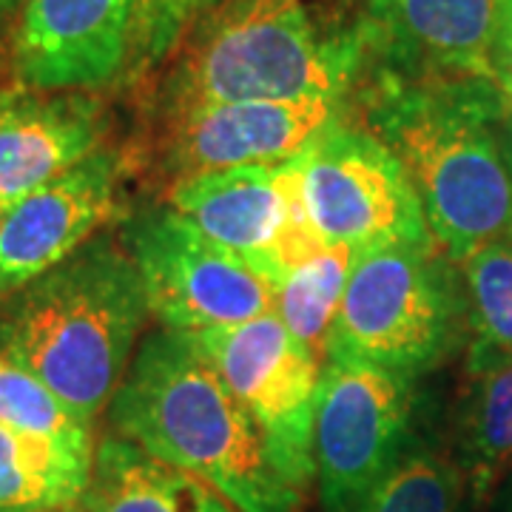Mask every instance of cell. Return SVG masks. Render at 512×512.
<instances>
[{
  "label": "cell",
  "instance_id": "1",
  "mask_svg": "<svg viewBox=\"0 0 512 512\" xmlns=\"http://www.w3.org/2000/svg\"><path fill=\"white\" fill-rule=\"evenodd\" d=\"M365 128L404 165L439 248L464 262L512 234V128L493 77L367 74Z\"/></svg>",
  "mask_w": 512,
  "mask_h": 512
},
{
  "label": "cell",
  "instance_id": "2",
  "mask_svg": "<svg viewBox=\"0 0 512 512\" xmlns=\"http://www.w3.org/2000/svg\"><path fill=\"white\" fill-rule=\"evenodd\" d=\"M106 410L114 436L211 484L239 512L305 507L308 495L279 473L251 413L188 333L140 339Z\"/></svg>",
  "mask_w": 512,
  "mask_h": 512
},
{
  "label": "cell",
  "instance_id": "3",
  "mask_svg": "<svg viewBox=\"0 0 512 512\" xmlns=\"http://www.w3.org/2000/svg\"><path fill=\"white\" fill-rule=\"evenodd\" d=\"M148 316L134 259L123 239L103 231L0 302V350L94 424L123 382Z\"/></svg>",
  "mask_w": 512,
  "mask_h": 512
},
{
  "label": "cell",
  "instance_id": "4",
  "mask_svg": "<svg viewBox=\"0 0 512 512\" xmlns=\"http://www.w3.org/2000/svg\"><path fill=\"white\" fill-rule=\"evenodd\" d=\"M160 111L205 103L345 100L362 69L356 29L322 37L305 0H222L165 60Z\"/></svg>",
  "mask_w": 512,
  "mask_h": 512
},
{
  "label": "cell",
  "instance_id": "5",
  "mask_svg": "<svg viewBox=\"0 0 512 512\" xmlns=\"http://www.w3.org/2000/svg\"><path fill=\"white\" fill-rule=\"evenodd\" d=\"M461 308L439 242L367 248L350 271L325 359H356L419 379L453 350Z\"/></svg>",
  "mask_w": 512,
  "mask_h": 512
},
{
  "label": "cell",
  "instance_id": "6",
  "mask_svg": "<svg viewBox=\"0 0 512 512\" xmlns=\"http://www.w3.org/2000/svg\"><path fill=\"white\" fill-rule=\"evenodd\" d=\"M123 245L140 271L148 311L163 328L200 333L276 313L274 279L211 242L168 205L128 217Z\"/></svg>",
  "mask_w": 512,
  "mask_h": 512
},
{
  "label": "cell",
  "instance_id": "7",
  "mask_svg": "<svg viewBox=\"0 0 512 512\" xmlns=\"http://www.w3.org/2000/svg\"><path fill=\"white\" fill-rule=\"evenodd\" d=\"M416 379L328 356L313 419V481L325 512H356L410 444Z\"/></svg>",
  "mask_w": 512,
  "mask_h": 512
},
{
  "label": "cell",
  "instance_id": "8",
  "mask_svg": "<svg viewBox=\"0 0 512 512\" xmlns=\"http://www.w3.org/2000/svg\"><path fill=\"white\" fill-rule=\"evenodd\" d=\"M299 168L313 231L328 245L367 251L436 242L399 157L348 114L336 117L299 154Z\"/></svg>",
  "mask_w": 512,
  "mask_h": 512
},
{
  "label": "cell",
  "instance_id": "9",
  "mask_svg": "<svg viewBox=\"0 0 512 512\" xmlns=\"http://www.w3.org/2000/svg\"><path fill=\"white\" fill-rule=\"evenodd\" d=\"M188 336L251 413L279 473L308 495L322 359L293 339L276 313Z\"/></svg>",
  "mask_w": 512,
  "mask_h": 512
},
{
  "label": "cell",
  "instance_id": "10",
  "mask_svg": "<svg viewBox=\"0 0 512 512\" xmlns=\"http://www.w3.org/2000/svg\"><path fill=\"white\" fill-rule=\"evenodd\" d=\"M165 205L276 285L328 245L313 231L305 208L299 157L285 165H239L171 183Z\"/></svg>",
  "mask_w": 512,
  "mask_h": 512
},
{
  "label": "cell",
  "instance_id": "11",
  "mask_svg": "<svg viewBox=\"0 0 512 512\" xmlns=\"http://www.w3.org/2000/svg\"><path fill=\"white\" fill-rule=\"evenodd\" d=\"M123 217L126 160L106 146L0 211V302Z\"/></svg>",
  "mask_w": 512,
  "mask_h": 512
},
{
  "label": "cell",
  "instance_id": "12",
  "mask_svg": "<svg viewBox=\"0 0 512 512\" xmlns=\"http://www.w3.org/2000/svg\"><path fill=\"white\" fill-rule=\"evenodd\" d=\"M345 114L339 97L205 103L163 111L160 163L174 183L239 165L293 163Z\"/></svg>",
  "mask_w": 512,
  "mask_h": 512
},
{
  "label": "cell",
  "instance_id": "13",
  "mask_svg": "<svg viewBox=\"0 0 512 512\" xmlns=\"http://www.w3.org/2000/svg\"><path fill=\"white\" fill-rule=\"evenodd\" d=\"M498 0H367L356 26L362 72L404 83L490 77ZM356 77V80H359Z\"/></svg>",
  "mask_w": 512,
  "mask_h": 512
},
{
  "label": "cell",
  "instance_id": "14",
  "mask_svg": "<svg viewBox=\"0 0 512 512\" xmlns=\"http://www.w3.org/2000/svg\"><path fill=\"white\" fill-rule=\"evenodd\" d=\"M140 0H26L15 40L20 83L35 92L100 89L134 57Z\"/></svg>",
  "mask_w": 512,
  "mask_h": 512
},
{
  "label": "cell",
  "instance_id": "15",
  "mask_svg": "<svg viewBox=\"0 0 512 512\" xmlns=\"http://www.w3.org/2000/svg\"><path fill=\"white\" fill-rule=\"evenodd\" d=\"M97 148H103V109L89 94H0V211Z\"/></svg>",
  "mask_w": 512,
  "mask_h": 512
},
{
  "label": "cell",
  "instance_id": "16",
  "mask_svg": "<svg viewBox=\"0 0 512 512\" xmlns=\"http://www.w3.org/2000/svg\"><path fill=\"white\" fill-rule=\"evenodd\" d=\"M83 512H239L211 484L109 433L94 447Z\"/></svg>",
  "mask_w": 512,
  "mask_h": 512
},
{
  "label": "cell",
  "instance_id": "17",
  "mask_svg": "<svg viewBox=\"0 0 512 512\" xmlns=\"http://www.w3.org/2000/svg\"><path fill=\"white\" fill-rule=\"evenodd\" d=\"M456 467L476 507L493 498L512 470V356L467 367Z\"/></svg>",
  "mask_w": 512,
  "mask_h": 512
},
{
  "label": "cell",
  "instance_id": "18",
  "mask_svg": "<svg viewBox=\"0 0 512 512\" xmlns=\"http://www.w3.org/2000/svg\"><path fill=\"white\" fill-rule=\"evenodd\" d=\"M94 456L32 439L0 424V512H69L80 507Z\"/></svg>",
  "mask_w": 512,
  "mask_h": 512
},
{
  "label": "cell",
  "instance_id": "19",
  "mask_svg": "<svg viewBox=\"0 0 512 512\" xmlns=\"http://www.w3.org/2000/svg\"><path fill=\"white\" fill-rule=\"evenodd\" d=\"M362 251L350 245H325L285 274L276 296V316L293 339H299L325 362L328 333L348 288L350 271Z\"/></svg>",
  "mask_w": 512,
  "mask_h": 512
},
{
  "label": "cell",
  "instance_id": "20",
  "mask_svg": "<svg viewBox=\"0 0 512 512\" xmlns=\"http://www.w3.org/2000/svg\"><path fill=\"white\" fill-rule=\"evenodd\" d=\"M473 345L467 367L512 356V234L478 248L461 262Z\"/></svg>",
  "mask_w": 512,
  "mask_h": 512
},
{
  "label": "cell",
  "instance_id": "21",
  "mask_svg": "<svg viewBox=\"0 0 512 512\" xmlns=\"http://www.w3.org/2000/svg\"><path fill=\"white\" fill-rule=\"evenodd\" d=\"M0 424L32 436L52 441L74 453L94 456L92 424L69 410L49 384L37 379L29 367L15 362L0 350Z\"/></svg>",
  "mask_w": 512,
  "mask_h": 512
},
{
  "label": "cell",
  "instance_id": "22",
  "mask_svg": "<svg viewBox=\"0 0 512 512\" xmlns=\"http://www.w3.org/2000/svg\"><path fill=\"white\" fill-rule=\"evenodd\" d=\"M461 473L439 450L413 441L356 512H456Z\"/></svg>",
  "mask_w": 512,
  "mask_h": 512
},
{
  "label": "cell",
  "instance_id": "23",
  "mask_svg": "<svg viewBox=\"0 0 512 512\" xmlns=\"http://www.w3.org/2000/svg\"><path fill=\"white\" fill-rule=\"evenodd\" d=\"M220 3L222 0H140L134 60L143 69H154L165 63L185 32Z\"/></svg>",
  "mask_w": 512,
  "mask_h": 512
},
{
  "label": "cell",
  "instance_id": "24",
  "mask_svg": "<svg viewBox=\"0 0 512 512\" xmlns=\"http://www.w3.org/2000/svg\"><path fill=\"white\" fill-rule=\"evenodd\" d=\"M490 77L504 94H512V0L495 3L490 37Z\"/></svg>",
  "mask_w": 512,
  "mask_h": 512
},
{
  "label": "cell",
  "instance_id": "25",
  "mask_svg": "<svg viewBox=\"0 0 512 512\" xmlns=\"http://www.w3.org/2000/svg\"><path fill=\"white\" fill-rule=\"evenodd\" d=\"M495 512H512V470L504 476V481L495 490Z\"/></svg>",
  "mask_w": 512,
  "mask_h": 512
},
{
  "label": "cell",
  "instance_id": "26",
  "mask_svg": "<svg viewBox=\"0 0 512 512\" xmlns=\"http://www.w3.org/2000/svg\"><path fill=\"white\" fill-rule=\"evenodd\" d=\"M504 106H507V117H510V123H512V94H504Z\"/></svg>",
  "mask_w": 512,
  "mask_h": 512
},
{
  "label": "cell",
  "instance_id": "27",
  "mask_svg": "<svg viewBox=\"0 0 512 512\" xmlns=\"http://www.w3.org/2000/svg\"><path fill=\"white\" fill-rule=\"evenodd\" d=\"M9 3H12V0H0V9H6Z\"/></svg>",
  "mask_w": 512,
  "mask_h": 512
},
{
  "label": "cell",
  "instance_id": "28",
  "mask_svg": "<svg viewBox=\"0 0 512 512\" xmlns=\"http://www.w3.org/2000/svg\"><path fill=\"white\" fill-rule=\"evenodd\" d=\"M69 512H83V510H80V507H77V510H69Z\"/></svg>",
  "mask_w": 512,
  "mask_h": 512
},
{
  "label": "cell",
  "instance_id": "29",
  "mask_svg": "<svg viewBox=\"0 0 512 512\" xmlns=\"http://www.w3.org/2000/svg\"><path fill=\"white\" fill-rule=\"evenodd\" d=\"M507 120H510V117H507ZM510 128H512V123H510Z\"/></svg>",
  "mask_w": 512,
  "mask_h": 512
}]
</instances>
